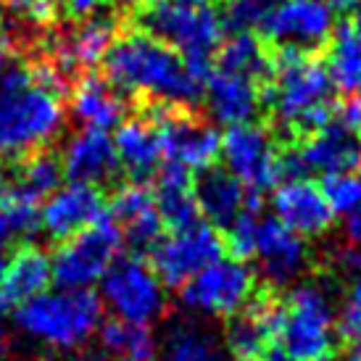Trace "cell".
Wrapping results in <instances>:
<instances>
[{
  "label": "cell",
  "instance_id": "obj_1",
  "mask_svg": "<svg viewBox=\"0 0 361 361\" xmlns=\"http://www.w3.org/2000/svg\"><path fill=\"white\" fill-rule=\"evenodd\" d=\"M98 71L130 103L166 101L198 106L206 90V82L192 74L188 61L171 45L130 24H124L111 42Z\"/></svg>",
  "mask_w": 361,
  "mask_h": 361
},
{
  "label": "cell",
  "instance_id": "obj_2",
  "mask_svg": "<svg viewBox=\"0 0 361 361\" xmlns=\"http://www.w3.org/2000/svg\"><path fill=\"white\" fill-rule=\"evenodd\" d=\"M261 106L280 145H295L338 114L335 85L319 56L293 53L274 56V74L261 87Z\"/></svg>",
  "mask_w": 361,
  "mask_h": 361
},
{
  "label": "cell",
  "instance_id": "obj_3",
  "mask_svg": "<svg viewBox=\"0 0 361 361\" xmlns=\"http://www.w3.org/2000/svg\"><path fill=\"white\" fill-rule=\"evenodd\" d=\"M66 114V98L35 80L24 59H13L0 71V159L61 142Z\"/></svg>",
  "mask_w": 361,
  "mask_h": 361
},
{
  "label": "cell",
  "instance_id": "obj_4",
  "mask_svg": "<svg viewBox=\"0 0 361 361\" xmlns=\"http://www.w3.org/2000/svg\"><path fill=\"white\" fill-rule=\"evenodd\" d=\"M127 24L159 37L171 45L188 61L198 80H209L214 71V56L224 37L221 13L209 3L190 0H151L145 6L132 8Z\"/></svg>",
  "mask_w": 361,
  "mask_h": 361
},
{
  "label": "cell",
  "instance_id": "obj_5",
  "mask_svg": "<svg viewBox=\"0 0 361 361\" xmlns=\"http://www.w3.org/2000/svg\"><path fill=\"white\" fill-rule=\"evenodd\" d=\"M135 114L151 121L161 140L164 161L180 164L188 171L214 166L221 156V137L198 106H180L166 101H132Z\"/></svg>",
  "mask_w": 361,
  "mask_h": 361
},
{
  "label": "cell",
  "instance_id": "obj_6",
  "mask_svg": "<svg viewBox=\"0 0 361 361\" xmlns=\"http://www.w3.org/2000/svg\"><path fill=\"white\" fill-rule=\"evenodd\" d=\"M24 332L56 348H77L103 322V303L90 288H74L61 295H37L13 311Z\"/></svg>",
  "mask_w": 361,
  "mask_h": 361
},
{
  "label": "cell",
  "instance_id": "obj_7",
  "mask_svg": "<svg viewBox=\"0 0 361 361\" xmlns=\"http://www.w3.org/2000/svg\"><path fill=\"white\" fill-rule=\"evenodd\" d=\"M277 341L301 361L335 351V311L319 282L298 285L285 295V319Z\"/></svg>",
  "mask_w": 361,
  "mask_h": 361
},
{
  "label": "cell",
  "instance_id": "obj_8",
  "mask_svg": "<svg viewBox=\"0 0 361 361\" xmlns=\"http://www.w3.org/2000/svg\"><path fill=\"white\" fill-rule=\"evenodd\" d=\"M259 27L274 56H319L332 40L335 11L324 0H280Z\"/></svg>",
  "mask_w": 361,
  "mask_h": 361
},
{
  "label": "cell",
  "instance_id": "obj_9",
  "mask_svg": "<svg viewBox=\"0 0 361 361\" xmlns=\"http://www.w3.org/2000/svg\"><path fill=\"white\" fill-rule=\"evenodd\" d=\"M121 232L109 211L92 221L90 227L77 232L66 243L56 245L53 264V282L59 288H87L103 277L121 251Z\"/></svg>",
  "mask_w": 361,
  "mask_h": 361
},
{
  "label": "cell",
  "instance_id": "obj_10",
  "mask_svg": "<svg viewBox=\"0 0 361 361\" xmlns=\"http://www.w3.org/2000/svg\"><path fill=\"white\" fill-rule=\"evenodd\" d=\"M221 256H224L221 232L201 219L192 227L161 235L145 259L164 288L180 290L203 267L214 264Z\"/></svg>",
  "mask_w": 361,
  "mask_h": 361
},
{
  "label": "cell",
  "instance_id": "obj_11",
  "mask_svg": "<svg viewBox=\"0 0 361 361\" xmlns=\"http://www.w3.org/2000/svg\"><path fill=\"white\" fill-rule=\"evenodd\" d=\"M256 285H259L256 274L248 269L245 261L221 256L182 285L180 298L195 314L230 319L238 311L245 309Z\"/></svg>",
  "mask_w": 361,
  "mask_h": 361
},
{
  "label": "cell",
  "instance_id": "obj_12",
  "mask_svg": "<svg viewBox=\"0 0 361 361\" xmlns=\"http://www.w3.org/2000/svg\"><path fill=\"white\" fill-rule=\"evenodd\" d=\"M282 145L277 142L269 124H235L221 137V159L230 174L248 188L264 192L282 182L280 169Z\"/></svg>",
  "mask_w": 361,
  "mask_h": 361
},
{
  "label": "cell",
  "instance_id": "obj_13",
  "mask_svg": "<svg viewBox=\"0 0 361 361\" xmlns=\"http://www.w3.org/2000/svg\"><path fill=\"white\" fill-rule=\"evenodd\" d=\"M103 295L116 317L137 324H148L166 314V295L148 259L127 253L116 256L103 277Z\"/></svg>",
  "mask_w": 361,
  "mask_h": 361
},
{
  "label": "cell",
  "instance_id": "obj_14",
  "mask_svg": "<svg viewBox=\"0 0 361 361\" xmlns=\"http://www.w3.org/2000/svg\"><path fill=\"white\" fill-rule=\"evenodd\" d=\"M61 156H63V174L71 185H92L109 195L121 182H127L109 130L82 127L61 148Z\"/></svg>",
  "mask_w": 361,
  "mask_h": 361
},
{
  "label": "cell",
  "instance_id": "obj_15",
  "mask_svg": "<svg viewBox=\"0 0 361 361\" xmlns=\"http://www.w3.org/2000/svg\"><path fill=\"white\" fill-rule=\"evenodd\" d=\"M106 211L111 219L116 221L121 240L130 245V253L135 256L145 259L156 240L164 235V221H161L151 185L121 182L116 190L109 192Z\"/></svg>",
  "mask_w": 361,
  "mask_h": 361
},
{
  "label": "cell",
  "instance_id": "obj_16",
  "mask_svg": "<svg viewBox=\"0 0 361 361\" xmlns=\"http://www.w3.org/2000/svg\"><path fill=\"white\" fill-rule=\"evenodd\" d=\"M293 148L301 156L306 174H361V135L348 130L343 121L332 119L301 137Z\"/></svg>",
  "mask_w": 361,
  "mask_h": 361
},
{
  "label": "cell",
  "instance_id": "obj_17",
  "mask_svg": "<svg viewBox=\"0 0 361 361\" xmlns=\"http://www.w3.org/2000/svg\"><path fill=\"white\" fill-rule=\"evenodd\" d=\"M271 209L277 214L274 219H280L301 238H319L335 221V211L330 209L322 188L309 177L280 182L271 195Z\"/></svg>",
  "mask_w": 361,
  "mask_h": 361
},
{
  "label": "cell",
  "instance_id": "obj_18",
  "mask_svg": "<svg viewBox=\"0 0 361 361\" xmlns=\"http://www.w3.org/2000/svg\"><path fill=\"white\" fill-rule=\"evenodd\" d=\"M259 267L269 285L280 288L285 282L301 277L311 267V248L306 238L288 230L280 219H261L256 235V253Z\"/></svg>",
  "mask_w": 361,
  "mask_h": 361
},
{
  "label": "cell",
  "instance_id": "obj_19",
  "mask_svg": "<svg viewBox=\"0 0 361 361\" xmlns=\"http://www.w3.org/2000/svg\"><path fill=\"white\" fill-rule=\"evenodd\" d=\"M109 195L101 188L92 185H69L66 190H59L42 209V230L48 235L51 245H61L92 221L106 214Z\"/></svg>",
  "mask_w": 361,
  "mask_h": 361
},
{
  "label": "cell",
  "instance_id": "obj_20",
  "mask_svg": "<svg viewBox=\"0 0 361 361\" xmlns=\"http://www.w3.org/2000/svg\"><path fill=\"white\" fill-rule=\"evenodd\" d=\"M66 109L77 124L95 130H111L132 114L130 101L114 90L98 69L74 80L66 98Z\"/></svg>",
  "mask_w": 361,
  "mask_h": 361
},
{
  "label": "cell",
  "instance_id": "obj_21",
  "mask_svg": "<svg viewBox=\"0 0 361 361\" xmlns=\"http://www.w3.org/2000/svg\"><path fill=\"white\" fill-rule=\"evenodd\" d=\"M53 264L45 248L35 243H21L11 256L6 277L0 282V317L13 314L24 303L37 298L51 288Z\"/></svg>",
  "mask_w": 361,
  "mask_h": 361
},
{
  "label": "cell",
  "instance_id": "obj_22",
  "mask_svg": "<svg viewBox=\"0 0 361 361\" xmlns=\"http://www.w3.org/2000/svg\"><path fill=\"white\" fill-rule=\"evenodd\" d=\"M114 145L119 153L124 180L137 182V185H151V180L159 174L161 164H164L159 132L151 121L132 111L119 124Z\"/></svg>",
  "mask_w": 361,
  "mask_h": 361
},
{
  "label": "cell",
  "instance_id": "obj_23",
  "mask_svg": "<svg viewBox=\"0 0 361 361\" xmlns=\"http://www.w3.org/2000/svg\"><path fill=\"white\" fill-rule=\"evenodd\" d=\"M203 98H206V109H209L211 119L216 124H227V127L245 124L259 111H264L261 85L245 80V77H238V74H230V71H211V77L206 80Z\"/></svg>",
  "mask_w": 361,
  "mask_h": 361
},
{
  "label": "cell",
  "instance_id": "obj_24",
  "mask_svg": "<svg viewBox=\"0 0 361 361\" xmlns=\"http://www.w3.org/2000/svg\"><path fill=\"white\" fill-rule=\"evenodd\" d=\"M192 192L201 209L203 221H209L216 230H227L232 219L245 209L248 188L235 174L221 166H209L192 177Z\"/></svg>",
  "mask_w": 361,
  "mask_h": 361
},
{
  "label": "cell",
  "instance_id": "obj_25",
  "mask_svg": "<svg viewBox=\"0 0 361 361\" xmlns=\"http://www.w3.org/2000/svg\"><path fill=\"white\" fill-rule=\"evenodd\" d=\"M214 69L245 77L264 87L274 74V53L253 32H235L230 40L219 45L214 56Z\"/></svg>",
  "mask_w": 361,
  "mask_h": 361
},
{
  "label": "cell",
  "instance_id": "obj_26",
  "mask_svg": "<svg viewBox=\"0 0 361 361\" xmlns=\"http://www.w3.org/2000/svg\"><path fill=\"white\" fill-rule=\"evenodd\" d=\"M103 348L119 361H156V341L148 324L127 322L111 314L98 324Z\"/></svg>",
  "mask_w": 361,
  "mask_h": 361
},
{
  "label": "cell",
  "instance_id": "obj_27",
  "mask_svg": "<svg viewBox=\"0 0 361 361\" xmlns=\"http://www.w3.org/2000/svg\"><path fill=\"white\" fill-rule=\"evenodd\" d=\"M327 74H330L335 90L359 92L361 90V42L351 32L348 21L335 27L332 40L327 45Z\"/></svg>",
  "mask_w": 361,
  "mask_h": 361
},
{
  "label": "cell",
  "instance_id": "obj_28",
  "mask_svg": "<svg viewBox=\"0 0 361 361\" xmlns=\"http://www.w3.org/2000/svg\"><path fill=\"white\" fill-rule=\"evenodd\" d=\"M166 361H224V348L219 338L195 322H180L169 330Z\"/></svg>",
  "mask_w": 361,
  "mask_h": 361
},
{
  "label": "cell",
  "instance_id": "obj_29",
  "mask_svg": "<svg viewBox=\"0 0 361 361\" xmlns=\"http://www.w3.org/2000/svg\"><path fill=\"white\" fill-rule=\"evenodd\" d=\"M224 345L235 359H259L261 351L271 345L267 332L261 327L251 311H238L235 317L227 319L224 327Z\"/></svg>",
  "mask_w": 361,
  "mask_h": 361
},
{
  "label": "cell",
  "instance_id": "obj_30",
  "mask_svg": "<svg viewBox=\"0 0 361 361\" xmlns=\"http://www.w3.org/2000/svg\"><path fill=\"white\" fill-rule=\"evenodd\" d=\"M259 211L243 209L227 230H221L224 251L230 253V259L248 261L256 253V235H259Z\"/></svg>",
  "mask_w": 361,
  "mask_h": 361
},
{
  "label": "cell",
  "instance_id": "obj_31",
  "mask_svg": "<svg viewBox=\"0 0 361 361\" xmlns=\"http://www.w3.org/2000/svg\"><path fill=\"white\" fill-rule=\"evenodd\" d=\"M280 0H227L221 24L224 30L235 32H251V27H259L261 21L277 8Z\"/></svg>",
  "mask_w": 361,
  "mask_h": 361
},
{
  "label": "cell",
  "instance_id": "obj_32",
  "mask_svg": "<svg viewBox=\"0 0 361 361\" xmlns=\"http://www.w3.org/2000/svg\"><path fill=\"white\" fill-rule=\"evenodd\" d=\"M319 188L335 214H348L361 201V174H330Z\"/></svg>",
  "mask_w": 361,
  "mask_h": 361
},
{
  "label": "cell",
  "instance_id": "obj_33",
  "mask_svg": "<svg viewBox=\"0 0 361 361\" xmlns=\"http://www.w3.org/2000/svg\"><path fill=\"white\" fill-rule=\"evenodd\" d=\"M335 330L345 343L361 341V267L348 280L345 301L341 309V319L335 322Z\"/></svg>",
  "mask_w": 361,
  "mask_h": 361
},
{
  "label": "cell",
  "instance_id": "obj_34",
  "mask_svg": "<svg viewBox=\"0 0 361 361\" xmlns=\"http://www.w3.org/2000/svg\"><path fill=\"white\" fill-rule=\"evenodd\" d=\"M103 3L106 0H59V13L74 24V21H82L92 13H98L103 8Z\"/></svg>",
  "mask_w": 361,
  "mask_h": 361
},
{
  "label": "cell",
  "instance_id": "obj_35",
  "mask_svg": "<svg viewBox=\"0 0 361 361\" xmlns=\"http://www.w3.org/2000/svg\"><path fill=\"white\" fill-rule=\"evenodd\" d=\"M338 116H341V121L348 127V130L359 132L361 135V90L351 92V95L345 98V103L338 109Z\"/></svg>",
  "mask_w": 361,
  "mask_h": 361
},
{
  "label": "cell",
  "instance_id": "obj_36",
  "mask_svg": "<svg viewBox=\"0 0 361 361\" xmlns=\"http://www.w3.org/2000/svg\"><path fill=\"white\" fill-rule=\"evenodd\" d=\"M343 232H345V240L351 243L353 248H361V201L353 206L348 214H343Z\"/></svg>",
  "mask_w": 361,
  "mask_h": 361
},
{
  "label": "cell",
  "instance_id": "obj_37",
  "mask_svg": "<svg viewBox=\"0 0 361 361\" xmlns=\"http://www.w3.org/2000/svg\"><path fill=\"white\" fill-rule=\"evenodd\" d=\"M13 59H16V48H13V40H11V32L6 27V21L0 16V71L6 69Z\"/></svg>",
  "mask_w": 361,
  "mask_h": 361
},
{
  "label": "cell",
  "instance_id": "obj_38",
  "mask_svg": "<svg viewBox=\"0 0 361 361\" xmlns=\"http://www.w3.org/2000/svg\"><path fill=\"white\" fill-rule=\"evenodd\" d=\"M256 361H301V359H295V356L285 351L282 345H274V343H271V345H267V348L261 351V356Z\"/></svg>",
  "mask_w": 361,
  "mask_h": 361
},
{
  "label": "cell",
  "instance_id": "obj_39",
  "mask_svg": "<svg viewBox=\"0 0 361 361\" xmlns=\"http://www.w3.org/2000/svg\"><path fill=\"white\" fill-rule=\"evenodd\" d=\"M0 361H13V343L3 324H0Z\"/></svg>",
  "mask_w": 361,
  "mask_h": 361
},
{
  "label": "cell",
  "instance_id": "obj_40",
  "mask_svg": "<svg viewBox=\"0 0 361 361\" xmlns=\"http://www.w3.org/2000/svg\"><path fill=\"white\" fill-rule=\"evenodd\" d=\"M332 11H343V13H356L361 8V0H324Z\"/></svg>",
  "mask_w": 361,
  "mask_h": 361
},
{
  "label": "cell",
  "instance_id": "obj_41",
  "mask_svg": "<svg viewBox=\"0 0 361 361\" xmlns=\"http://www.w3.org/2000/svg\"><path fill=\"white\" fill-rule=\"evenodd\" d=\"M348 27H351V32L356 35V40L361 42V8L356 11V13H353V19L348 21Z\"/></svg>",
  "mask_w": 361,
  "mask_h": 361
},
{
  "label": "cell",
  "instance_id": "obj_42",
  "mask_svg": "<svg viewBox=\"0 0 361 361\" xmlns=\"http://www.w3.org/2000/svg\"><path fill=\"white\" fill-rule=\"evenodd\" d=\"M345 361H361V341L351 343V351H348V359Z\"/></svg>",
  "mask_w": 361,
  "mask_h": 361
},
{
  "label": "cell",
  "instance_id": "obj_43",
  "mask_svg": "<svg viewBox=\"0 0 361 361\" xmlns=\"http://www.w3.org/2000/svg\"><path fill=\"white\" fill-rule=\"evenodd\" d=\"M114 3H119V6H132V8H137V6H145V3H151V0H114Z\"/></svg>",
  "mask_w": 361,
  "mask_h": 361
},
{
  "label": "cell",
  "instance_id": "obj_44",
  "mask_svg": "<svg viewBox=\"0 0 361 361\" xmlns=\"http://www.w3.org/2000/svg\"><path fill=\"white\" fill-rule=\"evenodd\" d=\"M314 361H343V359L338 356V351H330V353H324V356H319V359H314Z\"/></svg>",
  "mask_w": 361,
  "mask_h": 361
},
{
  "label": "cell",
  "instance_id": "obj_45",
  "mask_svg": "<svg viewBox=\"0 0 361 361\" xmlns=\"http://www.w3.org/2000/svg\"><path fill=\"white\" fill-rule=\"evenodd\" d=\"M190 3H209V0H190Z\"/></svg>",
  "mask_w": 361,
  "mask_h": 361
},
{
  "label": "cell",
  "instance_id": "obj_46",
  "mask_svg": "<svg viewBox=\"0 0 361 361\" xmlns=\"http://www.w3.org/2000/svg\"><path fill=\"white\" fill-rule=\"evenodd\" d=\"M235 361H256V359H235Z\"/></svg>",
  "mask_w": 361,
  "mask_h": 361
}]
</instances>
